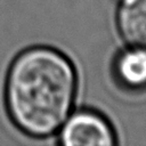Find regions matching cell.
Returning a JSON list of instances; mask_svg holds the SVG:
<instances>
[{
	"label": "cell",
	"instance_id": "7a4b0ae2",
	"mask_svg": "<svg viewBox=\"0 0 146 146\" xmlns=\"http://www.w3.org/2000/svg\"><path fill=\"white\" fill-rule=\"evenodd\" d=\"M64 146H113L117 135L112 122L92 108L72 111L56 133Z\"/></svg>",
	"mask_w": 146,
	"mask_h": 146
},
{
	"label": "cell",
	"instance_id": "6da1fadb",
	"mask_svg": "<svg viewBox=\"0 0 146 146\" xmlns=\"http://www.w3.org/2000/svg\"><path fill=\"white\" fill-rule=\"evenodd\" d=\"M79 88L75 65L50 46H31L9 63L2 89L6 115L22 135H56L74 110Z\"/></svg>",
	"mask_w": 146,
	"mask_h": 146
},
{
	"label": "cell",
	"instance_id": "3957f363",
	"mask_svg": "<svg viewBox=\"0 0 146 146\" xmlns=\"http://www.w3.org/2000/svg\"><path fill=\"white\" fill-rule=\"evenodd\" d=\"M111 76L124 92H146V48L127 44L120 49L111 62Z\"/></svg>",
	"mask_w": 146,
	"mask_h": 146
},
{
	"label": "cell",
	"instance_id": "277c9868",
	"mask_svg": "<svg viewBox=\"0 0 146 146\" xmlns=\"http://www.w3.org/2000/svg\"><path fill=\"white\" fill-rule=\"evenodd\" d=\"M115 26L127 44L146 48V0H117Z\"/></svg>",
	"mask_w": 146,
	"mask_h": 146
}]
</instances>
